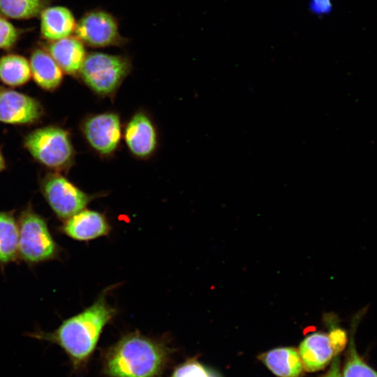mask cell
Wrapping results in <instances>:
<instances>
[{
    "label": "cell",
    "mask_w": 377,
    "mask_h": 377,
    "mask_svg": "<svg viewBox=\"0 0 377 377\" xmlns=\"http://www.w3.org/2000/svg\"><path fill=\"white\" fill-rule=\"evenodd\" d=\"M103 291L94 303L65 320L53 331L35 329L26 336L58 346L68 357L73 369L84 367L95 350L102 332L117 313Z\"/></svg>",
    "instance_id": "obj_1"
},
{
    "label": "cell",
    "mask_w": 377,
    "mask_h": 377,
    "mask_svg": "<svg viewBox=\"0 0 377 377\" xmlns=\"http://www.w3.org/2000/svg\"><path fill=\"white\" fill-rule=\"evenodd\" d=\"M168 357V348L162 341L133 332L107 350L103 369L109 377H158Z\"/></svg>",
    "instance_id": "obj_2"
},
{
    "label": "cell",
    "mask_w": 377,
    "mask_h": 377,
    "mask_svg": "<svg viewBox=\"0 0 377 377\" xmlns=\"http://www.w3.org/2000/svg\"><path fill=\"white\" fill-rule=\"evenodd\" d=\"M17 222L19 262L33 267L60 259L62 249L51 233L47 220L35 210L31 202L20 212Z\"/></svg>",
    "instance_id": "obj_3"
},
{
    "label": "cell",
    "mask_w": 377,
    "mask_h": 377,
    "mask_svg": "<svg viewBox=\"0 0 377 377\" xmlns=\"http://www.w3.org/2000/svg\"><path fill=\"white\" fill-rule=\"evenodd\" d=\"M22 145L36 162L52 172H66L74 163L70 133L60 126L36 128L24 136Z\"/></svg>",
    "instance_id": "obj_4"
},
{
    "label": "cell",
    "mask_w": 377,
    "mask_h": 377,
    "mask_svg": "<svg viewBox=\"0 0 377 377\" xmlns=\"http://www.w3.org/2000/svg\"><path fill=\"white\" fill-rule=\"evenodd\" d=\"M131 69L128 58L103 52L87 54L79 75L101 96H113Z\"/></svg>",
    "instance_id": "obj_5"
},
{
    "label": "cell",
    "mask_w": 377,
    "mask_h": 377,
    "mask_svg": "<svg viewBox=\"0 0 377 377\" xmlns=\"http://www.w3.org/2000/svg\"><path fill=\"white\" fill-rule=\"evenodd\" d=\"M39 190L58 219L63 221L85 209L96 195L84 192L60 172H49L39 179Z\"/></svg>",
    "instance_id": "obj_6"
},
{
    "label": "cell",
    "mask_w": 377,
    "mask_h": 377,
    "mask_svg": "<svg viewBox=\"0 0 377 377\" xmlns=\"http://www.w3.org/2000/svg\"><path fill=\"white\" fill-rule=\"evenodd\" d=\"M45 108L36 98L0 86V123L31 126L40 121Z\"/></svg>",
    "instance_id": "obj_7"
},
{
    "label": "cell",
    "mask_w": 377,
    "mask_h": 377,
    "mask_svg": "<svg viewBox=\"0 0 377 377\" xmlns=\"http://www.w3.org/2000/svg\"><path fill=\"white\" fill-rule=\"evenodd\" d=\"M81 131L91 147L102 156H109L115 151L121 140V122L115 112L86 117L82 122Z\"/></svg>",
    "instance_id": "obj_8"
},
{
    "label": "cell",
    "mask_w": 377,
    "mask_h": 377,
    "mask_svg": "<svg viewBox=\"0 0 377 377\" xmlns=\"http://www.w3.org/2000/svg\"><path fill=\"white\" fill-rule=\"evenodd\" d=\"M75 34L84 45L93 47L114 45L122 40L115 18L103 10L84 14L77 22Z\"/></svg>",
    "instance_id": "obj_9"
},
{
    "label": "cell",
    "mask_w": 377,
    "mask_h": 377,
    "mask_svg": "<svg viewBox=\"0 0 377 377\" xmlns=\"http://www.w3.org/2000/svg\"><path fill=\"white\" fill-rule=\"evenodd\" d=\"M60 233L80 242H88L108 235L111 226L106 216L97 211L84 209L62 221Z\"/></svg>",
    "instance_id": "obj_10"
},
{
    "label": "cell",
    "mask_w": 377,
    "mask_h": 377,
    "mask_svg": "<svg viewBox=\"0 0 377 377\" xmlns=\"http://www.w3.org/2000/svg\"><path fill=\"white\" fill-rule=\"evenodd\" d=\"M124 140L130 151L136 157L146 158L155 151L157 133L145 112H138L130 119L125 128Z\"/></svg>",
    "instance_id": "obj_11"
},
{
    "label": "cell",
    "mask_w": 377,
    "mask_h": 377,
    "mask_svg": "<svg viewBox=\"0 0 377 377\" xmlns=\"http://www.w3.org/2000/svg\"><path fill=\"white\" fill-rule=\"evenodd\" d=\"M63 72L71 76L80 74L87 57L84 44L76 36L47 41L43 46Z\"/></svg>",
    "instance_id": "obj_12"
},
{
    "label": "cell",
    "mask_w": 377,
    "mask_h": 377,
    "mask_svg": "<svg viewBox=\"0 0 377 377\" xmlns=\"http://www.w3.org/2000/svg\"><path fill=\"white\" fill-rule=\"evenodd\" d=\"M29 61L31 77L38 87L54 91L61 86L64 73L45 48L35 47Z\"/></svg>",
    "instance_id": "obj_13"
},
{
    "label": "cell",
    "mask_w": 377,
    "mask_h": 377,
    "mask_svg": "<svg viewBox=\"0 0 377 377\" xmlns=\"http://www.w3.org/2000/svg\"><path fill=\"white\" fill-rule=\"evenodd\" d=\"M299 353L304 369L309 372L325 368L336 356L329 336L322 332L306 337L300 343Z\"/></svg>",
    "instance_id": "obj_14"
},
{
    "label": "cell",
    "mask_w": 377,
    "mask_h": 377,
    "mask_svg": "<svg viewBox=\"0 0 377 377\" xmlns=\"http://www.w3.org/2000/svg\"><path fill=\"white\" fill-rule=\"evenodd\" d=\"M40 36L47 41L71 36L77 24L71 10L62 6L46 7L40 14Z\"/></svg>",
    "instance_id": "obj_15"
},
{
    "label": "cell",
    "mask_w": 377,
    "mask_h": 377,
    "mask_svg": "<svg viewBox=\"0 0 377 377\" xmlns=\"http://www.w3.org/2000/svg\"><path fill=\"white\" fill-rule=\"evenodd\" d=\"M258 358L279 377H301L304 370L299 351L294 348H274Z\"/></svg>",
    "instance_id": "obj_16"
},
{
    "label": "cell",
    "mask_w": 377,
    "mask_h": 377,
    "mask_svg": "<svg viewBox=\"0 0 377 377\" xmlns=\"http://www.w3.org/2000/svg\"><path fill=\"white\" fill-rule=\"evenodd\" d=\"M19 227L15 211H0V269L18 263Z\"/></svg>",
    "instance_id": "obj_17"
},
{
    "label": "cell",
    "mask_w": 377,
    "mask_h": 377,
    "mask_svg": "<svg viewBox=\"0 0 377 377\" xmlns=\"http://www.w3.org/2000/svg\"><path fill=\"white\" fill-rule=\"evenodd\" d=\"M31 73L29 60L22 55L14 53L0 57V82L9 87L26 84Z\"/></svg>",
    "instance_id": "obj_18"
},
{
    "label": "cell",
    "mask_w": 377,
    "mask_h": 377,
    "mask_svg": "<svg viewBox=\"0 0 377 377\" xmlns=\"http://www.w3.org/2000/svg\"><path fill=\"white\" fill-rule=\"evenodd\" d=\"M52 0H0V15L6 18L27 20L36 17Z\"/></svg>",
    "instance_id": "obj_19"
},
{
    "label": "cell",
    "mask_w": 377,
    "mask_h": 377,
    "mask_svg": "<svg viewBox=\"0 0 377 377\" xmlns=\"http://www.w3.org/2000/svg\"><path fill=\"white\" fill-rule=\"evenodd\" d=\"M343 377H377V371L370 367L357 353L350 340L343 369Z\"/></svg>",
    "instance_id": "obj_20"
},
{
    "label": "cell",
    "mask_w": 377,
    "mask_h": 377,
    "mask_svg": "<svg viewBox=\"0 0 377 377\" xmlns=\"http://www.w3.org/2000/svg\"><path fill=\"white\" fill-rule=\"evenodd\" d=\"M24 32V29L15 27L0 15V49L6 50L12 49Z\"/></svg>",
    "instance_id": "obj_21"
},
{
    "label": "cell",
    "mask_w": 377,
    "mask_h": 377,
    "mask_svg": "<svg viewBox=\"0 0 377 377\" xmlns=\"http://www.w3.org/2000/svg\"><path fill=\"white\" fill-rule=\"evenodd\" d=\"M171 377H214L201 364L189 360L179 366Z\"/></svg>",
    "instance_id": "obj_22"
},
{
    "label": "cell",
    "mask_w": 377,
    "mask_h": 377,
    "mask_svg": "<svg viewBox=\"0 0 377 377\" xmlns=\"http://www.w3.org/2000/svg\"><path fill=\"white\" fill-rule=\"evenodd\" d=\"M328 336L335 355H339L346 345V332L337 327L332 329Z\"/></svg>",
    "instance_id": "obj_23"
},
{
    "label": "cell",
    "mask_w": 377,
    "mask_h": 377,
    "mask_svg": "<svg viewBox=\"0 0 377 377\" xmlns=\"http://www.w3.org/2000/svg\"><path fill=\"white\" fill-rule=\"evenodd\" d=\"M309 9L316 15H327L332 10V3L331 0H310Z\"/></svg>",
    "instance_id": "obj_24"
},
{
    "label": "cell",
    "mask_w": 377,
    "mask_h": 377,
    "mask_svg": "<svg viewBox=\"0 0 377 377\" xmlns=\"http://www.w3.org/2000/svg\"><path fill=\"white\" fill-rule=\"evenodd\" d=\"M322 377H343L340 369L339 355L334 357L330 369Z\"/></svg>",
    "instance_id": "obj_25"
},
{
    "label": "cell",
    "mask_w": 377,
    "mask_h": 377,
    "mask_svg": "<svg viewBox=\"0 0 377 377\" xmlns=\"http://www.w3.org/2000/svg\"><path fill=\"white\" fill-rule=\"evenodd\" d=\"M7 168L6 161L0 148V172L5 170Z\"/></svg>",
    "instance_id": "obj_26"
}]
</instances>
